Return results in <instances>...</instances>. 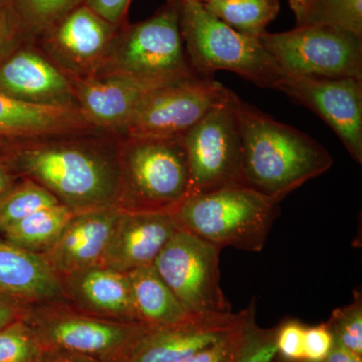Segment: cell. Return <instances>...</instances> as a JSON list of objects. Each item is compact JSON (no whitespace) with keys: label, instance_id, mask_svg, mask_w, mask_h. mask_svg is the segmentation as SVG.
Segmentation results:
<instances>
[{"label":"cell","instance_id":"cell-11","mask_svg":"<svg viewBox=\"0 0 362 362\" xmlns=\"http://www.w3.org/2000/svg\"><path fill=\"white\" fill-rule=\"evenodd\" d=\"M214 77H197L150 90L121 135L127 138H175L187 133L228 97Z\"/></svg>","mask_w":362,"mask_h":362},{"label":"cell","instance_id":"cell-40","mask_svg":"<svg viewBox=\"0 0 362 362\" xmlns=\"http://www.w3.org/2000/svg\"><path fill=\"white\" fill-rule=\"evenodd\" d=\"M185 1V0H168V4H176V6H180Z\"/></svg>","mask_w":362,"mask_h":362},{"label":"cell","instance_id":"cell-3","mask_svg":"<svg viewBox=\"0 0 362 362\" xmlns=\"http://www.w3.org/2000/svg\"><path fill=\"white\" fill-rule=\"evenodd\" d=\"M279 204L246 185H233L188 195L173 216L178 228L221 249L261 252L278 218Z\"/></svg>","mask_w":362,"mask_h":362},{"label":"cell","instance_id":"cell-30","mask_svg":"<svg viewBox=\"0 0 362 362\" xmlns=\"http://www.w3.org/2000/svg\"><path fill=\"white\" fill-rule=\"evenodd\" d=\"M255 317L256 305L254 303L245 325L242 342L233 362H273L278 356L277 328H259Z\"/></svg>","mask_w":362,"mask_h":362},{"label":"cell","instance_id":"cell-26","mask_svg":"<svg viewBox=\"0 0 362 362\" xmlns=\"http://www.w3.org/2000/svg\"><path fill=\"white\" fill-rule=\"evenodd\" d=\"M58 204L57 197L40 183L28 177L18 181L0 197V233L35 211Z\"/></svg>","mask_w":362,"mask_h":362},{"label":"cell","instance_id":"cell-28","mask_svg":"<svg viewBox=\"0 0 362 362\" xmlns=\"http://www.w3.org/2000/svg\"><path fill=\"white\" fill-rule=\"evenodd\" d=\"M42 352L37 335L23 318L0 331V362H39Z\"/></svg>","mask_w":362,"mask_h":362},{"label":"cell","instance_id":"cell-1","mask_svg":"<svg viewBox=\"0 0 362 362\" xmlns=\"http://www.w3.org/2000/svg\"><path fill=\"white\" fill-rule=\"evenodd\" d=\"M6 158L18 175L40 183L75 214L122 207L118 151L112 156L96 145L44 139L28 141Z\"/></svg>","mask_w":362,"mask_h":362},{"label":"cell","instance_id":"cell-16","mask_svg":"<svg viewBox=\"0 0 362 362\" xmlns=\"http://www.w3.org/2000/svg\"><path fill=\"white\" fill-rule=\"evenodd\" d=\"M69 77L75 90L78 108L87 122L92 127L118 134L123 132L144 97L159 87L118 74L97 73L84 77Z\"/></svg>","mask_w":362,"mask_h":362},{"label":"cell","instance_id":"cell-15","mask_svg":"<svg viewBox=\"0 0 362 362\" xmlns=\"http://www.w3.org/2000/svg\"><path fill=\"white\" fill-rule=\"evenodd\" d=\"M0 94L23 103L78 107L66 71L26 42L0 64Z\"/></svg>","mask_w":362,"mask_h":362},{"label":"cell","instance_id":"cell-24","mask_svg":"<svg viewBox=\"0 0 362 362\" xmlns=\"http://www.w3.org/2000/svg\"><path fill=\"white\" fill-rule=\"evenodd\" d=\"M202 4L226 25L252 37L265 33L280 11L279 0H221Z\"/></svg>","mask_w":362,"mask_h":362},{"label":"cell","instance_id":"cell-12","mask_svg":"<svg viewBox=\"0 0 362 362\" xmlns=\"http://www.w3.org/2000/svg\"><path fill=\"white\" fill-rule=\"evenodd\" d=\"M277 90L322 118L362 163V78L286 76Z\"/></svg>","mask_w":362,"mask_h":362},{"label":"cell","instance_id":"cell-38","mask_svg":"<svg viewBox=\"0 0 362 362\" xmlns=\"http://www.w3.org/2000/svg\"><path fill=\"white\" fill-rule=\"evenodd\" d=\"M18 177L20 175L14 170L6 157L0 158V197H4L18 182Z\"/></svg>","mask_w":362,"mask_h":362},{"label":"cell","instance_id":"cell-19","mask_svg":"<svg viewBox=\"0 0 362 362\" xmlns=\"http://www.w3.org/2000/svg\"><path fill=\"white\" fill-rule=\"evenodd\" d=\"M61 280L66 299L80 311L112 320L141 323L127 273L97 265L73 272Z\"/></svg>","mask_w":362,"mask_h":362},{"label":"cell","instance_id":"cell-18","mask_svg":"<svg viewBox=\"0 0 362 362\" xmlns=\"http://www.w3.org/2000/svg\"><path fill=\"white\" fill-rule=\"evenodd\" d=\"M122 211V207L111 206L74 214L42 258L59 278L100 265Z\"/></svg>","mask_w":362,"mask_h":362},{"label":"cell","instance_id":"cell-25","mask_svg":"<svg viewBox=\"0 0 362 362\" xmlns=\"http://www.w3.org/2000/svg\"><path fill=\"white\" fill-rule=\"evenodd\" d=\"M296 26L327 25L362 35V0H289Z\"/></svg>","mask_w":362,"mask_h":362},{"label":"cell","instance_id":"cell-32","mask_svg":"<svg viewBox=\"0 0 362 362\" xmlns=\"http://www.w3.org/2000/svg\"><path fill=\"white\" fill-rule=\"evenodd\" d=\"M306 326L300 321L291 319L277 327L276 345L278 354L286 361L298 362L304 359V337Z\"/></svg>","mask_w":362,"mask_h":362},{"label":"cell","instance_id":"cell-6","mask_svg":"<svg viewBox=\"0 0 362 362\" xmlns=\"http://www.w3.org/2000/svg\"><path fill=\"white\" fill-rule=\"evenodd\" d=\"M118 156L123 209L173 213L189 195V170L181 136L123 137Z\"/></svg>","mask_w":362,"mask_h":362},{"label":"cell","instance_id":"cell-36","mask_svg":"<svg viewBox=\"0 0 362 362\" xmlns=\"http://www.w3.org/2000/svg\"><path fill=\"white\" fill-rule=\"evenodd\" d=\"M28 305L20 300L0 294V331L14 321L23 318Z\"/></svg>","mask_w":362,"mask_h":362},{"label":"cell","instance_id":"cell-5","mask_svg":"<svg viewBox=\"0 0 362 362\" xmlns=\"http://www.w3.org/2000/svg\"><path fill=\"white\" fill-rule=\"evenodd\" d=\"M97 73L118 74L156 86L199 76L185 51L180 6L166 2L151 18L122 26Z\"/></svg>","mask_w":362,"mask_h":362},{"label":"cell","instance_id":"cell-21","mask_svg":"<svg viewBox=\"0 0 362 362\" xmlns=\"http://www.w3.org/2000/svg\"><path fill=\"white\" fill-rule=\"evenodd\" d=\"M0 294L26 304L65 302L61 278L42 256L0 235Z\"/></svg>","mask_w":362,"mask_h":362},{"label":"cell","instance_id":"cell-9","mask_svg":"<svg viewBox=\"0 0 362 362\" xmlns=\"http://www.w3.org/2000/svg\"><path fill=\"white\" fill-rule=\"evenodd\" d=\"M239 96L230 92L182 137L190 194L243 185V138Z\"/></svg>","mask_w":362,"mask_h":362},{"label":"cell","instance_id":"cell-27","mask_svg":"<svg viewBox=\"0 0 362 362\" xmlns=\"http://www.w3.org/2000/svg\"><path fill=\"white\" fill-rule=\"evenodd\" d=\"M28 37H40L85 0H11Z\"/></svg>","mask_w":362,"mask_h":362},{"label":"cell","instance_id":"cell-42","mask_svg":"<svg viewBox=\"0 0 362 362\" xmlns=\"http://www.w3.org/2000/svg\"><path fill=\"white\" fill-rule=\"evenodd\" d=\"M9 141H6V140L0 139V149L4 148V146H6L7 143Z\"/></svg>","mask_w":362,"mask_h":362},{"label":"cell","instance_id":"cell-13","mask_svg":"<svg viewBox=\"0 0 362 362\" xmlns=\"http://www.w3.org/2000/svg\"><path fill=\"white\" fill-rule=\"evenodd\" d=\"M120 28L83 4L40 37L62 70L73 77H84L104 65Z\"/></svg>","mask_w":362,"mask_h":362},{"label":"cell","instance_id":"cell-10","mask_svg":"<svg viewBox=\"0 0 362 362\" xmlns=\"http://www.w3.org/2000/svg\"><path fill=\"white\" fill-rule=\"evenodd\" d=\"M221 249L178 228L159 252L153 267L192 313H228L230 304L221 287Z\"/></svg>","mask_w":362,"mask_h":362},{"label":"cell","instance_id":"cell-2","mask_svg":"<svg viewBox=\"0 0 362 362\" xmlns=\"http://www.w3.org/2000/svg\"><path fill=\"white\" fill-rule=\"evenodd\" d=\"M243 138V185L282 202L307 181L329 170L333 158L310 136L238 102Z\"/></svg>","mask_w":362,"mask_h":362},{"label":"cell","instance_id":"cell-17","mask_svg":"<svg viewBox=\"0 0 362 362\" xmlns=\"http://www.w3.org/2000/svg\"><path fill=\"white\" fill-rule=\"evenodd\" d=\"M177 230L175 216L170 211L123 209L100 265L123 273L152 266Z\"/></svg>","mask_w":362,"mask_h":362},{"label":"cell","instance_id":"cell-34","mask_svg":"<svg viewBox=\"0 0 362 362\" xmlns=\"http://www.w3.org/2000/svg\"><path fill=\"white\" fill-rule=\"evenodd\" d=\"M334 345V338L326 324L306 327L304 337V359L322 362Z\"/></svg>","mask_w":362,"mask_h":362},{"label":"cell","instance_id":"cell-33","mask_svg":"<svg viewBox=\"0 0 362 362\" xmlns=\"http://www.w3.org/2000/svg\"><path fill=\"white\" fill-rule=\"evenodd\" d=\"M254 303L255 300H252V307ZM246 322L239 329L220 341L214 343L206 349L199 350L192 356L176 362H233L242 342Z\"/></svg>","mask_w":362,"mask_h":362},{"label":"cell","instance_id":"cell-7","mask_svg":"<svg viewBox=\"0 0 362 362\" xmlns=\"http://www.w3.org/2000/svg\"><path fill=\"white\" fill-rule=\"evenodd\" d=\"M289 77L362 78V35L327 25L296 26L258 37Z\"/></svg>","mask_w":362,"mask_h":362},{"label":"cell","instance_id":"cell-20","mask_svg":"<svg viewBox=\"0 0 362 362\" xmlns=\"http://www.w3.org/2000/svg\"><path fill=\"white\" fill-rule=\"evenodd\" d=\"M95 129L78 107L23 103L0 94V139H52Z\"/></svg>","mask_w":362,"mask_h":362},{"label":"cell","instance_id":"cell-43","mask_svg":"<svg viewBox=\"0 0 362 362\" xmlns=\"http://www.w3.org/2000/svg\"><path fill=\"white\" fill-rule=\"evenodd\" d=\"M298 362H310V361H298Z\"/></svg>","mask_w":362,"mask_h":362},{"label":"cell","instance_id":"cell-37","mask_svg":"<svg viewBox=\"0 0 362 362\" xmlns=\"http://www.w3.org/2000/svg\"><path fill=\"white\" fill-rule=\"evenodd\" d=\"M39 362H104L84 354L62 349H44Z\"/></svg>","mask_w":362,"mask_h":362},{"label":"cell","instance_id":"cell-23","mask_svg":"<svg viewBox=\"0 0 362 362\" xmlns=\"http://www.w3.org/2000/svg\"><path fill=\"white\" fill-rule=\"evenodd\" d=\"M74 214L63 204L45 207L9 226L0 235L25 251L42 256L56 244Z\"/></svg>","mask_w":362,"mask_h":362},{"label":"cell","instance_id":"cell-39","mask_svg":"<svg viewBox=\"0 0 362 362\" xmlns=\"http://www.w3.org/2000/svg\"><path fill=\"white\" fill-rule=\"evenodd\" d=\"M322 362H362V356L350 351L338 343L334 342L332 349Z\"/></svg>","mask_w":362,"mask_h":362},{"label":"cell","instance_id":"cell-22","mask_svg":"<svg viewBox=\"0 0 362 362\" xmlns=\"http://www.w3.org/2000/svg\"><path fill=\"white\" fill-rule=\"evenodd\" d=\"M136 311L149 327L173 325L194 318L158 275L153 265L128 272Z\"/></svg>","mask_w":362,"mask_h":362},{"label":"cell","instance_id":"cell-14","mask_svg":"<svg viewBox=\"0 0 362 362\" xmlns=\"http://www.w3.org/2000/svg\"><path fill=\"white\" fill-rule=\"evenodd\" d=\"M252 303L239 313L204 314L173 325L148 327L117 362L180 361L242 327Z\"/></svg>","mask_w":362,"mask_h":362},{"label":"cell","instance_id":"cell-35","mask_svg":"<svg viewBox=\"0 0 362 362\" xmlns=\"http://www.w3.org/2000/svg\"><path fill=\"white\" fill-rule=\"evenodd\" d=\"M131 0H85L84 4L112 25L122 28L127 23Z\"/></svg>","mask_w":362,"mask_h":362},{"label":"cell","instance_id":"cell-4","mask_svg":"<svg viewBox=\"0 0 362 362\" xmlns=\"http://www.w3.org/2000/svg\"><path fill=\"white\" fill-rule=\"evenodd\" d=\"M180 16L188 61L197 75L233 71L259 88L274 90L286 77L258 37L233 30L201 2H182Z\"/></svg>","mask_w":362,"mask_h":362},{"label":"cell","instance_id":"cell-41","mask_svg":"<svg viewBox=\"0 0 362 362\" xmlns=\"http://www.w3.org/2000/svg\"><path fill=\"white\" fill-rule=\"evenodd\" d=\"M185 1H189V0H185ZM192 1L201 2V4H206V2L221 1V0H192Z\"/></svg>","mask_w":362,"mask_h":362},{"label":"cell","instance_id":"cell-29","mask_svg":"<svg viewBox=\"0 0 362 362\" xmlns=\"http://www.w3.org/2000/svg\"><path fill=\"white\" fill-rule=\"evenodd\" d=\"M334 342L362 356V295L354 291V300L346 306L335 309L325 323Z\"/></svg>","mask_w":362,"mask_h":362},{"label":"cell","instance_id":"cell-31","mask_svg":"<svg viewBox=\"0 0 362 362\" xmlns=\"http://www.w3.org/2000/svg\"><path fill=\"white\" fill-rule=\"evenodd\" d=\"M30 39L13 1L0 0V64Z\"/></svg>","mask_w":362,"mask_h":362},{"label":"cell","instance_id":"cell-8","mask_svg":"<svg viewBox=\"0 0 362 362\" xmlns=\"http://www.w3.org/2000/svg\"><path fill=\"white\" fill-rule=\"evenodd\" d=\"M44 349H62L104 362H117L149 326L82 311L63 302L30 304L23 317Z\"/></svg>","mask_w":362,"mask_h":362}]
</instances>
